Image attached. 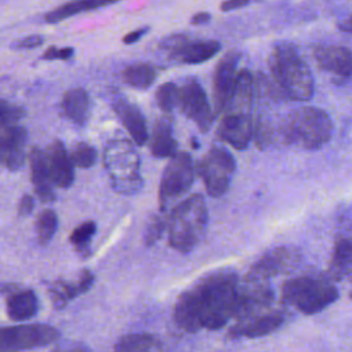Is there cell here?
<instances>
[{"mask_svg": "<svg viewBox=\"0 0 352 352\" xmlns=\"http://www.w3.org/2000/svg\"><path fill=\"white\" fill-rule=\"evenodd\" d=\"M59 340V333L48 324H22L0 327V351L33 349L50 345Z\"/></svg>", "mask_w": 352, "mask_h": 352, "instance_id": "9", "label": "cell"}, {"mask_svg": "<svg viewBox=\"0 0 352 352\" xmlns=\"http://www.w3.org/2000/svg\"><path fill=\"white\" fill-rule=\"evenodd\" d=\"M8 132V158L6 162V168L10 170L19 169L25 162V147L28 140V133L23 126L16 124L7 126Z\"/></svg>", "mask_w": 352, "mask_h": 352, "instance_id": "26", "label": "cell"}, {"mask_svg": "<svg viewBox=\"0 0 352 352\" xmlns=\"http://www.w3.org/2000/svg\"><path fill=\"white\" fill-rule=\"evenodd\" d=\"M239 58H241L239 52L230 51L220 59V62L216 66V70L213 74L214 116L223 113L227 106V102L234 88Z\"/></svg>", "mask_w": 352, "mask_h": 352, "instance_id": "16", "label": "cell"}, {"mask_svg": "<svg viewBox=\"0 0 352 352\" xmlns=\"http://www.w3.org/2000/svg\"><path fill=\"white\" fill-rule=\"evenodd\" d=\"M38 301L33 290H15L7 296V315L11 320L22 322L36 316Z\"/></svg>", "mask_w": 352, "mask_h": 352, "instance_id": "24", "label": "cell"}, {"mask_svg": "<svg viewBox=\"0 0 352 352\" xmlns=\"http://www.w3.org/2000/svg\"><path fill=\"white\" fill-rule=\"evenodd\" d=\"M45 155L52 184L60 188L70 187L74 182V164L65 144L59 140L52 142Z\"/></svg>", "mask_w": 352, "mask_h": 352, "instance_id": "18", "label": "cell"}, {"mask_svg": "<svg viewBox=\"0 0 352 352\" xmlns=\"http://www.w3.org/2000/svg\"><path fill=\"white\" fill-rule=\"evenodd\" d=\"M29 162H30V173L32 183L34 186V191L43 202L54 201V184L51 180L47 155L38 147H32L29 151Z\"/></svg>", "mask_w": 352, "mask_h": 352, "instance_id": "20", "label": "cell"}, {"mask_svg": "<svg viewBox=\"0 0 352 352\" xmlns=\"http://www.w3.org/2000/svg\"><path fill=\"white\" fill-rule=\"evenodd\" d=\"M238 287V274L230 268L202 276L179 296L173 309L176 326L187 333L221 329L235 315Z\"/></svg>", "mask_w": 352, "mask_h": 352, "instance_id": "1", "label": "cell"}, {"mask_svg": "<svg viewBox=\"0 0 352 352\" xmlns=\"http://www.w3.org/2000/svg\"><path fill=\"white\" fill-rule=\"evenodd\" d=\"M252 1H254V3H260V1H263V0H252Z\"/></svg>", "mask_w": 352, "mask_h": 352, "instance_id": "44", "label": "cell"}, {"mask_svg": "<svg viewBox=\"0 0 352 352\" xmlns=\"http://www.w3.org/2000/svg\"><path fill=\"white\" fill-rule=\"evenodd\" d=\"M155 99L164 111H172L179 104V87L173 82L162 84L155 92Z\"/></svg>", "mask_w": 352, "mask_h": 352, "instance_id": "31", "label": "cell"}, {"mask_svg": "<svg viewBox=\"0 0 352 352\" xmlns=\"http://www.w3.org/2000/svg\"><path fill=\"white\" fill-rule=\"evenodd\" d=\"M25 117V110L4 99H0V126L16 124Z\"/></svg>", "mask_w": 352, "mask_h": 352, "instance_id": "33", "label": "cell"}, {"mask_svg": "<svg viewBox=\"0 0 352 352\" xmlns=\"http://www.w3.org/2000/svg\"><path fill=\"white\" fill-rule=\"evenodd\" d=\"M70 157L76 166L91 168L96 161V150L88 143L80 142L73 147Z\"/></svg>", "mask_w": 352, "mask_h": 352, "instance_id": "32", "label": "cell"}, {"mask_svg": "<svg viewBox=\"0 0 352 352\" xmlns=\"http://www.w3.org/2000/svg\"><path fill=\"white\" fill-rule=\"evenodd\" d=\"M164 228H165V220L161 216H153L144 234L146 245L147 246L154 245L161 238Z\"/></svg>", "mask_w": 352, "mask_h": 352, "instance_id": "34", "label": "cell"}, {"mask_svg": "<svg viewBox=\"0 0 352 352\" xmlns=\"http://www.w3.org/2000/svg\"><path fill=\"white\" fill-rule=\"evenodd\" d=\"M235 168L236 162L232 154L224 147L213 146L198 162L197 172L205 184L206 192L219 198L228 191Z\"/></svg>", "mask_w": 352, "mask_h": 352, "instance_id": "7", "label": "cell"}, {"mask_svg": "<svg viewBox=\"0 0 352 352\" xmlns=\"http://www.w3.org/2000/svg\"><path fill=\"white\" fill-rule=\"evenodd\" d=\"M334 282H352V238L341 236L334 243L329 274Z\"/></svg>", "mask_w": 352, "mask_h": 352, "instance_id": "21", "label": "cell"}, {"mask_svg": "<svg viewBox=\"0 0 352 352\" xmlns=\"http://www.w3.org/2000/svg\"><path fill=\"white\" fill-rule=\"evenodd\" d=\"M208 209L201 194H194L180 202L170 213L168 221L169 245L180 252H191L206 230Z\"/></svg>", "mask_w": 352, "mask_h": 352, "instance_id": "5", "label": "cell"}, {"mask_svg": "<svg viewBox=\"0 0 352 352\" xmlns=\"http://www.w3.org/2000/svg\"><path fill=\"white\" fill-rule=\"evenodd\" d=\"M94 280H95V276L92 275V272L88 271V270H82V271L80 272L78 279L76 280V285H77V287H78L80 294L88 292V290L91 289V286L94 285Z\"/></svg>", "mask_w": 352, "mask_h": 352, "instance_id": "37", "label": "cell"}, {"mask_svg": "<svg viewBox=\"0 0 352 352\" xmlns=\"http://www.w3.org/2000/svg\"><path fill=\"white\" fill-rule=\"evenodd\" d=\"M147 32H148V28H139V29H135V30L129 32L128 34H125L124 38H122V41H124V44H135V43L139 41Z\"/></svg>", "mask_w": 352, "mask_h": 352, "instance_id": "41", "label": "cell"}, {"mask_svg": "<svg viewBox=\"0 0 352 352\" xmlns=\"http://www.w3.org/2000/svg\"><path fill=\"white\" fill-rule=\"evenodd\" d=\"M252 0H224L220 4V10L223 12H228V11H234L238 8H242L245 6H248Z\"/></svg>", "mask_w": 352, "mask_h": 352, "instance_id": "40", "label": "cell"}, {"mask_svg": "<svg viewBox=\"0 0 352 352\" xmlns=\"http://www.w3.org/2000/svg\"><path fill=\"white\" fill-rule=\"evenodd\" d=\"M194 182V165L187 153H177L170 157L160 183V209L165 210L168 204L186 194Z\"/></svg>", "mask_w": 352, "mask_h": 352, "instance_id": "8", "label": "cell"}, {"mask_svg": "<svg viewBox=\"0 0 352 352\" xmlns=\"http://www.w3.org/2000/svg\"><path fill=\"white\" fill-rule=\"evenodd\" d=\"M33 208H34V199H33V197L29 195V194H25V195L21 198L19 204H18V213H19V216H28V214L32 213Z\"/></svg>", "mask_w": 352, "mask_h": 352, "instance_id": "39", "label": "cell"}, {"mask_svg": "<svg viewBox=\"0 0 352 352\" xmlns=\"http://www.w3.org/2000/svg\"><path fill=\"white\" fill-rule=\"evenodd\" d=\"M333 135L330 116L312 106L290 110L278 124V138L287 146L302 150L322 148Z\"/></svg>", "mask_w": 352, "mask_h": 352, "instance_id": "3", "label": "cell"}, {"mask_svg": "<svg viewBox=\"0 0 352 352\" xmlns=\"http://www.w3.org/2000/svg\"><path fill=\"white\" fill-rule=\"evenodd\" d=\"M151 154L157 158H169L177 154V142L173 136L172 122L168 117L155 121L150 138Z\"/></svg>", "mask_w": 352, "mask_h": 352, "instance_id": "23", "label": "cell"}, {"mask_svg": "<svg viewBox=\"0 0 352 352\" xmlns=\"http://www.w3.org/2000/svg\"><path fill=\"white\" fill-rule=\"evenodd\" d=\"M316 65L341 80L352 77V52L342 45H316L312 50Z\"/></svg>", "mask_w": 352, "mask_h": 352, "instance_id": "17", "label": "cell"}, {"mask_svg": "<svg viewBox=\"0 0 352 352\" xmlns=\"http://www.w3.org/2000/svg\"><path fill=\"white\" fill-rule=\"evenodd\" d=\"M157 77V69L150 63H135L122 72L124 81L136 88V89H146L148 88Z\"/></svg>", "mask_w": 352, "mask_h": 352, "instance_id": "28", "label": "cell"}, {"mask_svg": "<svg viewBox=\"0 0 352 352\" xmlns=\"http://www.w3.org/2000/svg\"><path fill=\"white\" fill-rule=\"evenodd\" d=\"M113 109L117 117L120 118V121L122 122V125L129 132L133 142L138 146H143L148 139V132H147L146 118L140 111V109L124 98L114 99Z\"/></svg>", "mask_w": 352, "mask_h": 352, "instance_id": "19", "label": "cell"}, {"mask_svg": "<svg viewBox=\"0 0 352 352\" xmlns=\"http://www.w3.org/2000/svg\"><path fill=\"white\" fill-rule=\"evenodd\" d=\"M302 254L296 246L282 245L263 253L250 267L246 276L270 279L293 272L301 263Z\"/></svg>", "mask_w": 352, "mask_h": 352, "instance_id": "11", "label": "cell"}, {"mask_svg": "<svg viewBox=\"0 0 352 352\" xmlns=\"http://www.w3.org/2000/svg\"><path fill=\"white\" fill-rule=\"evenodd\" d=\"M340 297L334 280L324 274H302L283 282L280 287V302L293 307L302 315H315Z\"/></svg>", "mask_w": 352, "mask_h": 352, "instance_id": "4", "label": "cell"}, {"mask_svg": "<svg viewBox=\"0 0 352 352\" xmlns=\"http://www.w3.org/2000/svg\"><path fill=\"white\" fill-rule=\"evenodd\" d=\"M161 342L151 334L135 333L122 336L114 345L118 352H139V351H160Z\"/></svg>", "mask_w": 352, "mask_h": 352, "instance_id": "27", "label": "cell"}, {"mask_svg": "<svg viewBox=\"0 0 352 352\" xmlns=\"http://www.w3.org/2000/svg\"><path fill=\"white\" fill-rule=\"evenodd\" d=\"M210 18H212V15L209 14V12H204V11H201V12H197V14H194L192 16H191V23L192 25H205V23H208L209 21H210Z\"/></svg>", "mask_w": 352, "mask_h": 352, "instance_id": "42", "label": "cell"}, {"mask_svg": "<svg viewBox=\"0 0 352 352\" xmlns=\"http://www.w3.org/2000/svg\"><path fill=\"white\" fill-rule=\"evenodd\" d=\"M287 319L285 311L267 309L254 316L236 320V323L228 330V337L236 338H258L268 336L279 330Z\"/></svg>", "mask_w": 352, "mask_h": 352, "instance_id": "14", "label": "cell"}, {"mask_svg": "<svg viewBox=\"0 0 352 352\" xmlns=\"http://www.w3.org/2000/svg\"><path fill=\"white\" fill-rule=\"evenodd\" d=\"M58 228V216L54 210L45 209L40 213L36 221V232H37V239L41 245L48 243L52 236L55 235Z\"/></svg>", "mask_w": 352, "mask_h": 352, "instance_id": "29", "label": "cell"}, {"mask_svg": "<svg viewBox=\"0 0 352 352\" xmlns=\"http://www.w3.org/2000/svg\"><path fill=\"white\" fill-rule=\"evenodd\" d=\"M116 1H120V0H70L62 6H58L56 8L51 10L50 12H47L44 19L48 23H58V22L65 21L77 14L92 11V10H96L100 7H106Z\"/></svg>", "mask_w": 352, "mask_h": 352, "instance_id": "25", "label": "cell"}, {"mask_svg": "<svg viewBox=\"0 0 352 352\" xmlns=\"http://www.w3.org/2000/svg\"><path fill=\"white\" fill-rule=\"evenodd\" d=\"M275 301V293L268 279L246 276L239 282L238 300L235 308V320H242L271 308Z\"/></svg>", "mask_w": 352, "mask_h": 352, "instance_id": "10", "label": "cell"}, {"mask_svg": "<svg viewBox=\"0 0 352 352\" xmlns=\"http://www.w3.org/2000/svg\"><path fill=\"white\" fill-rule=\"evenodd\" d=\"M180 111L190 118L204 133H206L213 122L214 113L210 109L206 94L194 77L184 80L179 88V104Z\"/></svg>", "mask_w": 352, "mask_h": 352, "instance_id": "12", "label": "cell"}, {"mask_svg": "<svg viewBox=\"0 0 352 352\" xmlns=\"http://www.w3.org/2000/svg\"><path fill=\"white\" fill-rule=\"evenodd\" d=\"M73 54H74V50L70 47H63V48L50 47L48 50L44 51L41 58L45 60H56V59L66 60V59H70L73 56Z\"/></svg>", "mask_w": 352, "mask_h": 352, "instance_id": "35", "label": "cell"}, {"mask_svg": "<svg viewBox=\"0 0 352 352\" xmlns=\"http://www.w3.org/2000/svg\"><path fill=\"white\" fill-rule=\"evenodd\" d=\"M44 43V38L38 34H33V36H28L23 37L21 40H18L16 43L12 44V48L15 50H33L40 47Z\"/></svg>", "mask_w": 352, "mask_h": 352, "instance_id": "36", "label": "cell"}, {"mask_svg": "<svg viewBox=\"0 0 352 352\" xmlns=\"http://www.w3.org/2000/svg\"><path fill=\"white\" fill-rule=\"evenodd\" d=\"M8 158V132L7 126H0V165L6 166Z\"/></svg>", "mask_w": 352, "mask_h": 352, "instance_id": "38", "label": "cell"}, {"mask_svg": "<svg viewBox=\"0 0 352 352\" xmlns=\"http://www.w3.org/2000/svg\"><path fill=\"white\" fill-rule=\"evenodd\" d=\"M268 67L272 82L285 99L304 102L312 98V73L293 44L276 43L268 56Z\"/></svg>", "mask_w": 352, "mask_h": 352, "instance_id": "2", "label": "cell"}, {"mask_svg": "<svg viewBox=\"0 0 352 352\" xmlns=\"http://www.w3.org/2000/svg\"><path fill=\"white\" fill-rule=\"evenodd\" d=\"M161 47L170 58L186 65L204 63L221 50V44L216 40H191L184 34L168 37Z\"/></svg>", "mask_w": 352, "mask_h": 352, "instance_id": "13", "label": "cell"}, {"mask_svg": "<svg viewBox=\"0 0 352 352\" xmlns=\"http://www.w3.org/2000/svg\"><path fill=\"white\" fill-rule=\"evenodd\" d=\"M103 162L116 191L133 194L142 187L140 160L128 140L116 139L109 142L103 153Z\"/></svg>", "mask_w": 352, "mask_h": 352, "instance_id": "6", "label": "cell"}, {"mask_svg": "<svg viewBox=\"0 0 352 352\" xmlns=\"http://www.w3.org/2000/svg\"><path fill=\"white\" fill-rule=\"evenodd\" d=\"M96 226L94 221L88 220L77 226L72 235H70V243L74 246V249L80 253L87 256L89 253V242L95 234Z\"/></svg>", "mask_w": 352, "mask_h": 352, "instance_id": "30", "label": "cell"}, {"mask_svg": "<svg viewBox=\"0 0 352 352\" xmlns=\"http://www.w3.org/2000/svg\"><path fill=\"white\" fill-rule=\"evenodd\" d=\"M254 120L252 113H228L224 116L217 126V138L228 143L235 150H245L253 140Z\"/></svg>", "mask_w": 352, "mask_h": 352, "instance_id": "15", "label": "cell"}, {"mask_svg": "<svg viewBox=\"0 0 352 352\" xmlns=\"http://www.w3.org/2000/svg\"><path fill=\"white\" fill-rule=\"evenodd\" d=\"M63 116L78 126H84L91 116V98L84 88H72L60 102Z\"/></svg>", "mask_w": 352, "mask_h": 352, "instance_id": "22", "label": "cell"}, {"mask_svg": "<svg viewBox=\"0 0 352 352\" xmlns=\"http://www.w3.org/2000/svg\"><path fill=\"white\" fill-rule=\"evenodd\" d=\"M338 29L342 30V32H346V33H352V15L342 19L340 23H338Z\"/></svg>", "mask_w": 352, "mask_h": 352, "instance_id": "43", "label": "cell"}]
</instances>
